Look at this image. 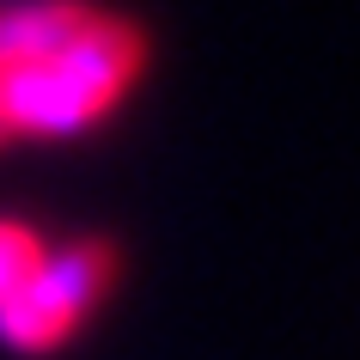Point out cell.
I'll return each instance as SVG.
<instances>
[{
  "label": "cell",
  "mask_w": 360,
  "mask_h": 360,
  "mask_svg": "<svg viewBox=\"0 0 360 360\" xmlns=\"http://www.w3.org/2000/svg\"><path fill=\"white\" fill-rule=\"evenodd\" d=\"M147 68V31L122 13L98 6L79 25L74 43H61L49 61L6 68L0 74V122L13 141H74L92 134L104 116L134 92Z\"/></svg>",
  "instance_id": "cell-1"
},
{
  "label": "cell",
  "mask_w": 360,
  "mask_h": 360,
  "mask_svg": "<svg viewBox=\"0 0 360 360\" xmlns=\"http://www.w3.org/2000/svg\"><path fill=\"white\" fill-rule=\"evenodd\" d=\"M116 263L122 257L110 238H74V245L43 250L31 281L13 300H0V342L13 354H56L104 305V293L116 287Z\"/></svg>",
  "instance_id": "cell-2"
},
{
  "label": "cell",
  "mask_w": 360,
  "mask_h": 360,
  "mask_svg": "<svg viewBox=\"0 0 360 360\" xmlns=\"http://www.w3.org/2000/svg\"><path fill=\"white\" fill-rule=\"evenodd\" d=\"M92 0H13L0 6V74L49 61L61 43L79 37V25L92 19Z\"/></svg>",
  "instance_id": "cell-3"
},
{
  "label": "cell",
  "mask_w": 360,
  "mask_h": 360,
  "mask_svg": "<svg viewBox=\"0 0 360 360\" xmlns=\"http://www.w3.org/2000/svg\"><path fill=\"white\" fill-rule=\"evenodd\" d=\"M43 232L13 220V214H0V300H13L25 281H31V269L43 263Z\"/></svg>",
  "instance_id": "cell-4"
},
{
  "label": "cell",
  "mask_w": 360,
  "mask_h": 360,
  "mask_svg": "<svg viewBox=\"0 0 360 360\" xmlns=\"http://www.w3.org/2000/svg\"><path fill=\"white\" fill-rule=\"evenodd\" d=\"M6 141H13V134H6V122H0V147H6Z\"/></svg>",
  "instance_id": "cell-5"
}]
</instances>
